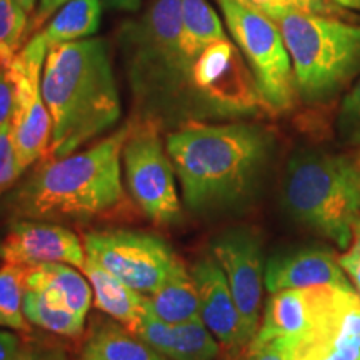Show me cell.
<instances>
[{
	"label": "cell",
	"instance_id": "cell-1",
	"mask_svg": "<svg viewBox=\"0 0 360 360\" xmlns=\"http://www.w3.org/2000/svg\"><path fill=\"white\" fill-rule=\"evenodd\" d=\"M165 147L188 210L207 215L249 199L272 154V135L255 124L191 122L169 132Z\"/></svg>",
	"mask_w": 360,
	"mask_h": 360
},
{
	"label": "cell",
	"instance_id": "cell-2",
	"mask_svg": "<svg viewBox=\"0 0 360 360\" xmlns=\"http://www.w3.org/2000/svg\"><path fill=\"white\" fill-rule=\"evenodd\" d=\"M137 120L155 125L200 122L192 64L180 44V0H154L117 34Z\"/></svg>",
	"mask_w": 360,
	"mask_h": 360
},
{
	"label": "cell",
	"instance_id": "cell-3",
	"mask_svg": "<svg viewBox=\"0 0 360 360\" xmlns=\"http://www.w3.org/2000/svg\"><path fill=\"white\" fill-rule=\"evenodd\" d=\"M42 94L52 119L51 147L44 160L74 154L115 127L122 102L107 40L89 37L49 49Z\"/></svg>",
	"mask_w": 360,
	"mask_h": 360
},
{
	"label": "cell",
	"instance_id": "cell-4",
	"mask_svg": "<svg viewBox=\"0 0 360 360\" xmlns=\"http://www.w3.org/2000/svg\"><path fill=\"white\" fill-rule=\"evenodd\" d=\"M132 122L85 150L42 160L12 199L13 212L30 220H87L112 214L125 202L122 150Z\"/></svg>",
	"mask_w": 360,
	"mask_h": 360
},
{
	"label": "cell",
	"instance_id": "cell-5",
	"mask_svg": "<svg viewBox=\"0 0 360 360\" xmlns=\"http://www.w3.org/2000/svg\"><path fill=\"white\" fill-rule=\"evenodd\" d=\"M289 51L297 96L322 103L360 74V25L340 17L285 12L272 17Z\"/></svg>",
	"mask_w": 360,
	"mask_h": 360
},
{
	"label": "cell",
	"instance_id": "cell-6",
	"mask_svg": "<svg viewBox=\"0 0 360 360\" xmlns=\"http://www.w3.org/2000/svg\"><path fill=\"white\" fill-rule=\"evenodd\" d=\"M283 205L295 222L347 249L360 217L350 157L297 152L287 164Z\"/></svg>",
	"mask_w": 360,
	"mask_h": 360
},
{
	"label": "cell",
	"instance_id": "cell-7",
	"mask_svg": "<svg viewBox=\"0 0 360 360\" xmlns=\"http://www.w3.org/2000/svg\"><path fill=\"white\" fill-rule=\"evenodd\" d=\"M229 32L257 80L269 112L294 107L297 89L292 60L276 22L240 0H220Z\"/></svg>",
	"mask_w": 360,
	"mask_h": 360
},
{
	"label": "cell",
	"instance_id": "cell-8",
	"mask_svg": "<svg viewBox=\"0 0 360 360\" xmlns=\"http://www.w3.org/2000/svg\"><path fill=\"white\" fill-rule=\"evenodd\" d=\"M192 92L200 120L240 119L269 110L245 57L229 39L210 44L193 60Z\"/></svg>",
	"mask_w": 360,
	"mask_h": 360
},
{
	"label": "cell",
	"instance_id": "cell-9",
	"mask_svg": "<svg viewBox=\"0 0 360 360\" xmlns=\"http://www.w3.org/2000/svg\"><path fill=\"white\" fill-rule=\"evenodd\" d=\"M122 165L130 195L142 212L157 225L177 224L182 202L159 125L132 120V130L122 150Z\"/></svg>",
	"mask_w": 360,
	"mask_h": 360
},
{
	"label": "cell",
	"instance_id": "cell-10",
	"mask_svg": "<svg viewBox=\"0 0 360 360\" xmlns=\"http://www.w3.org/2000/svg\"><path fill=\"white\" fill-rule=\"evenodd\" d=\"M49 47L42 34L35 32L17 53L7 74L13 85L12 141L22 174L49 154L52 119L42 94V72Z\"/></svg>",
	"mask_w": 360,
	"mask_h": 360
},
{
	"label": "cell",
	"instance_id": "cell-11",
	"mask_svg": "<svg viewBox=\"0 0 360 360\" xmlns=\"http://www.w3.org/2000/svg\"><path fill=\"white\" fill-rule=\"evenodd\" d=\"M283 360H360V295L327 285L302 332L267 344Z\"/></svg>",
	"mask_w": 360,
	"mask_h": 360
},
{
	"label": "cell",
	"instance_id": "cell-12",
	"mask_svg": "<svg viewBox=\"0 0 360 360\" xmlns=\"http://www.w3.org/2000/svg\"><path fill=\"white\" fill-rule=\"evenodd\" d=\"M84 247L90 259L143 295L159 289L180 260L167 242L143 232H90Z\"/></svg>",
	"mask_w": 360,
	"mask_h": 360
},
{
	"label": "cell",
	"instance_id": "cell-13",
	"mask_svg": "<svg viewBox=\"0 0 360 360\" xmlns=\"http://www.w3.org/2000/svg\"><path fill=\"white\" fill-rule=\"evenodd\" d=\"M212 255L222 267L242 317L254 334L260 327V310L265 285L262 244L247 227L229 229L212 244Z\"/></svg>",
	"mask_w": 360,
	"mask_h": 360
},
{
	"label": "cell",
	"instance_id": "cell-14",
	"mask_svg": "<svg viewBox=\"0 0 360 360\" xmlns=\"http://www.w3.org/2000/svg\"><path fill=\"white\" fill-rule=\"evenodd\" d=\"M4 262L32 267L39 264H67L82 270L87 262L84 242L62 225L45 220H20L0 242Z\"/></svg>",
	"mask_w": 360,
	"mask_h": 360
},
{
	"label": "cell",
	"instance_id": "cell-15",
	"mask_svg": "<svg viewBox=\"0 0 360 360\" xmlns=\"http://www.w3.org/2000/svg\"><path fill=\"white\" fill-rule=\"evenodd\" d=\"M200 302V319L222 347L242 350L255 334L242 317L222 267L212 254L199 259L191 269Z\"/></svg>",
	"mask_w": 360,
	"mask_h": 360
},
{
	"label": "cell",
	"instance_id": "cell-16",
	"mask_svg": "<svg viewBox=\"0 0 360 360\" xmlns=\"http://www.w3.org/2000/svg\"><path fill=\"white\" fill-rule=\"evenodd\" d=\"M334 285L354 287L339 257L327 249H299L278 254L265 265V287L270 294L287 289Z\"/></svg>",
	"mask_w": 360,
	"mask_h": 360
},
{
	"label": "cell",
	"instance_id": "cell-17",
	"mask_svg": "<svg viewBox=\"0 0 360 360\" xmlns=\"http://www.w3.org/2000/svg\"><path fill=\"white\" fill-rule=\"evenodd\" d=\"M25 289L42 292L51 302L87 317L92 305V285L75 267L67 264H39L27 267Z\"/></svg>",
	"mask_w": 360,
	"mask_h": 360
},
{
	"label": "cell",
	"instance_id": "cell-18",
	"mask_svg": "<svg viewBox=\"0 0 360 360\" xmlns=\"http://www.w3.org/2000/svg\"><path fill=\"white\" fill-rule=\"evenodd\" d=\"M82 272L92 285L96 307L102 310L103 314L110 315L114 321L124 323L130 330L139 321L143 309L147 307L148 297L130 289L129 285H125L122 281L107 272L89 255Z\"/></svg>",
	"mask_w": 360,
	"mask_h": 360
},
{
	"label": "cell",
	"instance_id": "cell-19",
	"mask_svg": "<svg viewBox=\"0 0 360 360\" xmlns=\"http://www.w3.org/2000/svg\"><path fill=\"white\" fill-rule=\"evenodd\" d=\"M152 309L162 321L182 323L200 317L199 292L192 272L179 260L170 274L155 292L148 295Z\"/></svg>",
	"mask_w": 360,
	"mask_h": 360
},
{
	"label": "cell",
	"instance_id": "cell-20",
	"mask_svg": "<svg viewBox=\"0 0 360 360\" xmlns=\"http://www.w3.org/2000/svg\"><path fill=\"white\" fill-rule=\"evenodd\" d=\"M79 360H169L132 330L115 322H103L85 340Z\"/></svg>",
	"mask_w": 360,
	"mask_h": 360
},
{
	"label": "cell",
	"instance_id": "cell-21",
	"mask_svg": "<svg viewBox=\"0 0 360 360\" xmlns=\"http://www.w3.org/2000/svg\"><path fill=\"white\" fill-rule=\"evenodd\" d=\"M103 12L102 0H69L40 30L49 49L89 39L98 32Z\"/></svg>",
	"mask_w": 360,
	"mask_h": 360
},
{
	"label": "cell",
	"instance_id": "cell-22",
	"mask_svg": "<svg viewBox=\"0 0 360 360\" xmlns=\"http://www.w3.org/2000/svg\"><path fill=\"white\" fill-rule=\"evenodd\" d=\"M229 39L222 20L207 0H180V44L197 58L210 44Z\"/></svg>",
	"mask_w": 360,
	"mask_h": 360
},
{
	"label": "cell",
	"instance_id": "cell-23",
	"mask_svg": "<svg viewBox=\"0 0 360 360\" xmlns=\"http://www.w3.org/2000/svg\"><path fill=\"white\" fill-rule=\"evenodd\" d=\"M24 314L32 326L57 335L79 337L85 328V317L51 302L34 289H25Z\"/></svg>",
	"mask_w": 360,
	"mask_h": 360
},
{
	"label": "cell",
	"instance_id": "cell-24",
	"mask_svg": "<svg viewBox=\"0 0 360 360\" xmlns=\"http://www.w3.org/2000/svg\"><path fill=\"white\" fill-rule=\"evenodd\" d=\"M25 265L4 262L0 267V327L27 334L30 322L24 314Z\"/></svg>",
	"mask_w": 360,
	"mask_h": 360
},
{
	"label": "cell",
	"instance_id": "cell-25",
	"mask_svg": "<svg viewBox=\"0 0 360 360\" xmlns=\"http://www.w3.org/2000/svg\"><path fill=\"white\" fill-rule=\"evenodd\" d=\"M220 352L219 340L202 319L175 323L169 360H214Z\"/></svg>",
	"mask_w": 360,
	"mask_h": 360
},
{
	"label": "cell",
	"instance_id": "cell-26",
	"mask_svg": "<svg viewBox=\"0 0 360 360\" xmlns=\"http://www.w3.org/2000/svg\"><path fill=\"white\" fill-rule=\"evenodd\" d=\"M29 17L17 0H0V69H7L29 40Z\"/></svg>",
	"mask_w": 360,
	"mask_h": 360
},
{
	"label": "cell",
	"instance_id": "cell-27",
	"mask_svg": "<svg viewBox=\"0 0 360 360\" xmlns=\"http://www.w3.org/2000/svg\"><path fill=\"white\" fill-rule=\"evenodd\" d=\"M240 2L255 7L270 19L285 12H305L342 17L345 11L332 0H240Z\"/></svg>",
	"mask_w": 360,
	"mask_h": 360
},
{
	"label": "cell",
	"instance_id": "cell-28",
	"mask_svg": "<svg viewBox=\"0 0 360 360\" xmlns=\"http://www.w3.org/2000/svg\"><path fill=\"white\" fill-rule=\"evenodd\" d=\"M139 339H142L147 345H150L152 349H155L157 352L167 357L170 345H172V334H174V326L172 323L162 321L152 309L150 300L147 302V307L143 309V312L139 317V321L135 322V326L130 328Z\"/></svg>",
	"mask_w": 360,
	"mask_h": 360
},
{
	"label": "cell",
	"instance_id": "cell-29",
	"mask_svg": "<svg viewBox=\"0 0 360 360\" xmlns=\"http://www.w3.org/2000/svg\"><path fill=\"white\" fill-rule=\"evenodd\" d=\"M340 137L352 146H360V79L342 101L339 112Z\"/></svg>",
	"mask_w": 360,
	"mask_h": 360
},
{
	"label": "cell",
	"instance_id": "cell-30",
	"mask_svg": "<svg viewBox=\"0 0 360 360\" xmlns=\"http://www.w3.org/2000/svg\"><path fill=\"white\" fill-rule=\"evenodd\" d=\"M20 175L22 172L17 165L15 148H13L12 130L11 127H6L0 130V197L11 191Z\"/></svg>",
	"mask_w": 360,
	"mask_h": 360
},
{
	"label": "cell",
	"instance_id": "cell-31",
	"mask_svg": "<svg viewBox=\"0 0 360 360\" xmlns=\"http://www.w3.org/2000/svg\"><path fill=\"white\" fill-rule=\"evenodd\" d=\"M339 262L354 289L360 294V217L355 220L352 227V240L339 257Z\"/></svg>",
	"mask_w": 360,
	"mask_h": 360
},
{
	"label": "cell",
	"instance_id": "cell-32",
	"mask_svg": "<svg viewBox=\"0 0 360 360\" xmlns=\"http://www.w3.org/2000/svg\"><path fill=\"white\" fill-rule=\"evenodd\" d=\"M13 114V85L7 69H0V130L11 127Z\"/></svg>",
	"mask_w": 360,
	"mask_h": 360
},
{
	"label": "cell",
	"instance_id": "cell-33",
	"mask_svg": "<svg viewBox=\"0 0 360 360\" xmlns=\"http://www.w3.org/2000/svg\"><path fill=\"white\" fill-rule=\"evenodd\" d=\"M65 2H69V0H39L37 11H35L29 25V39L32 37L35 32L42 30L45 24L52 19L53 13L64 6Z\"/></svg>",
	"mask_w": 360,
	"mask_h": 360
},
{
	"label": "cell",
	"instance_id": "cell-34",
	"mask_svg": "<svg viewBox=\"0 0 360 360\" xmlns=\"http://www.w3.org/2000/svg\"><path fill=\"white\" fill-rule=\"evenodd\" d=\"M12 360H65V355L60 350L52 349H22Z\"/></svg>",
	"mask_w": 360,
	"mask_h": 360
},
{
	"label": "cell",
	"instance_id": "cell-35",
	"mask_svg": "<svg viewBox=\"0 0 360 360\" xmlns=\"http://www.w3.org/2000/svg\"><path fill=\"white\" fill-rule=\"evenodd\" d=\"M19 350V337L11 334V332L0 330V360H12Z\"/></svg>",
	"mask_w": 360,
	"mask_h": 360
},
{
	"label": "cell",
	"instance_id": "cell-36",
	"mask_svg": "<svg viewBox=\"0 0 360 360\" xmlns=\"http://www.w3.org/2000/svg\"><path fill=\"white\" fill-rule=\"evenodd\" d=\"M242 360H283L270 345H249Z\"/></svg>",
	"mask_w": 360,
	"mask_h": 360
},
{
	"label": "cell",
	"instance_id": "cell-37",
	"mask_svg": "<svg viewBox=\"0 0 360 360\" xmlns=\"http://www.w3.org/2000/svg\"><path fill=\"white\" fill-rule=\"evenodd\" d=\"M103 8L119 12H139L142 7V0H102Z\"/></svg>",
	"mask_w": 360,
	"mask_h": 360
},
{
	"label": "cell",
	"instance_id": "cell-38",
	"mask_svg": "<svg viewBox=\"0 0 360 360\" xmlns=\"http://www.w3.org/2000/svg\"><path fill=\"white\" fill-rule=\"evenodd\" d=\"M352 162V175H354V184H355V192H357V199L360 205V152L350 157Z\"/></svg>",
	"mask_w": 360,
	"mask_h": 360
},
{
	"label": "cell",
	"instance_id": "cell-39",
	"mask_svg": "<svg viewBox=\"0 0 360 360\" xmlns=\"http://www.w3.org/2000/svg\"><path fill=\"white\" fill-rule=\"evenodd\" d=\"M332 2H335L337 6H340L342 8L360 12V0H332Z\"/></svg>",
	"mask_w": 360,
	"mask_h": 360
},
{
	"label": "cell",
	"instance_id": "cell-40",
	"mask_svg": "<svg viewBox=\"0 0 360 360\" xmlns=\"http://www.w3.org/2000/svg\"><path fill=\"white\" fill-rule=\"evenodd\" d=\"M17 4H19V6L29 13V15H34L35 11H37L39 0H17Z\"/></svg>",
	"mask_w": 360,
	"mask_h": 360
},
{
	"label": "cell",
	"instance_id": "cell-41",
	"mask_svg": "<svg viewBox=\"0 0 360 360\" xmlns=\"http://www.w3.org/2000/svg\"><path fill=\"white\" fill-rule=\"evenodd\" d=\"M219 2H220V0H219Z\"/></svg>",
	"mask_w": 360,
	"mask_h": 360
}]
</instances>
